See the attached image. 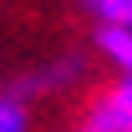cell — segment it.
<instances>
[{
    "mask_svg": "<svg viewBox=\"0 0 132 132\" xmlns=\"http://www.w3.org/2000/svg\"><path fill=\"white\" fill-rule=\"evenodd\" d=\"M84 72H88V56H84V52H64V56H56V60H48V64L24 72L20 80H12L8 88L20 92L24 100H32V96H48V92L72 88L76 80H84Z\"/></svg>",
    "mask_w": 132,
    "mask_h": 132,
    "instance_id": "6da1fadb",
    "label": "cell"
},
{
    "mask_svg": "<svg viewBox=\"0 0 132 132\" xmlns=\"http://www.w3.org/2000/svg\"><path fill=\"white\" fill-rule=\"evenodd\" d=\"M72 132H132V76H120V84L96 96Z\"/></svg>",
    "mask_w": 132,
    "mask_h": 132,
    "instance_id": "7a4b0ae2",
    "label": "cell"
},
{
    "mask_svg": "<svg viewBox=\"0 0 132 132\" xmlns=\"http://www.w3.org/2000/svg\"><path fill=\"white\" fill-rule=\"evenodd\" d=\"M92 44H96V52L120 76H132V28H124V24H96Z\"/></svg>",
    "mask_w": 132,
    "mask_h": 132,
    "instance_id": "3957f363",
    "label": "cell"
},
{
    "mask_svg": "<svg viewBox=\"0 0 132 132\" xmlns=\"http://www.w3.org/2000/svg\"><path fill=\"white\" fill-rule=\"evenodd\" d=\"M28 100L12 88H0V132H28Z\"/></svg>",
    "mask_w": 132,
    "mask_h": 132,
    "instance_id": "277c9868",
    "label": "cell"
},
{
    "mask_svg": "<svg viewBox=\"0 0 132 132\" xmlns=\"http://www.w3.org/2000/svg\"><path fill=\"white\" fill-rule=\"evenodd\" d=\"M96 24H124L132 28V0H84Z\"/></svg>",
    "mask_w": 132,
    "mask_h": 132,
    "instance_id": "5b68a950",
    "label": "cell"
}]
</instances>
